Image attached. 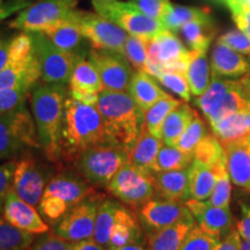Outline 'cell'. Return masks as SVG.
<instances>
[{
    "label": "cell",
    "mask_w": 250,
    "mask_h": 250,
    "mask_svg": "<svg viewBox=\"0 0 250 250\" xmlns=\"http://www.w3.org/2000/svg\"><path fill=\"white\" fill-rule=\"evenodd\" d=\"M193 159L211 168H217L226 162L225 148L214 134H206L193 151Z\"/></svg>",
    "instance_id": "cell-37"
},
{
    "label": "cell",
    "mask_w": 250,
    "mask_h": 250,
    "mask_svg": "<svg viewBox=\"0 0 250 250\" xmlns=\"http://www.w3.org/2000/svg\"><path fill=\"white\" fill-rule=\"evenodd\" d=\"M156 79L160 81L161 85L179 95L186 102L191 100V90L186 74L177 73V72H162Z\"/></svg>",
    "instance_id": "cell-45"
},
{
    "label": "cell",
    "mask_w": 250,
    "mask_h": 250,
    "mask_svg": "<svg viewBox=\"0 0 250 250\" xmlns=\"http://www.w3.org/2000/svg\"><path fill=\"white\" fill-rule=\"evenodd\" d=\"M114 250H149V248L144 247L142 243H131V245L120 247V248H116Z\"/></svg>",
    "instance_id": "cell-60"
},
{
    "label": "cell",
    "mask_w": 250,
    "mask_h": 250,
    "mask_svg": "<svg viewBox=\"0 0 250 250\" xmlns=\"http://www.w3.org/2000/svg\"><path fill=\"white\" fill-rule=\"evenodd\" d=\"M232 15L237 28L250 39V8L233 12Z\"/></svg>",
    "instance_id": "cell-54"
},
{
    "label": "cell",
    "mask_w": 250,
    "mask_h": 250,
    "mask_svg": "<svg viewBox=\"0 0 250 250\" xmlns=\"http://www.w3.org/2000/svg\"><path fill=\"white\" fill-rule=\"evenodd\" d=\"M187 79L191 94L201 96L210 85V65L206 52L190 51L189 66L187 71Z\"/></svg>",
    "instance_id": "cell-32"
},
{
    "label": "cell",
    "mask_w": 250,
    "mask_h": 250,
    "mask_svg": "<svg viewBox=\"0 0 250 250\" xmlns=\"http://www.w3.org/2000/svg\"><path fill=\"white\" fill-rule=\"evenodd\" d=\"M127 161V153L108 144L93 146L76 160L78 171L94 187H107Z\"/></svg>",
    "instance_id": "cell-8"
},
{
    "label": "cell",
    "mask_w": 250,
    "mask_h": 250,
    "mask_svg": "<svg viewBox=\"0 0 250 250\" xmlns=\"http://www.w3.org/2000/svg\"><path fill=\"white\" fill-rule=\"evenodd\" d=\"M41 33L48 37L59 49L72 52V54H83L80 52V45L83 44V35L77 23H74L71 19L66 18L64 20L49 24L44 29L41 30Z\"/></svg>",
    "instance_id": "cell-25"
},
{
    "label": "cell",
    "mask_w": 250,
    "mask_h": 250,
    "mask_svg": "<svg viewBox=\"0 0 250 250\" xmlns=\"http://www.w3.org/2000/svg\"><path fill=\"white\" fill-rule=\"evenodd\" d=\"M230 9V12H237L241 9L250 8V0H219Z\"/></svg>",
    "instance_id": "cell-59"
},
{
    "label": "cell",
    "mask_w": 250,
    "mask_h": 250,
    "mask_svg": "<svg viewBox=\"0 0 250 250\" xmlns=\"http://www.w3.org/2000/svg\"><path fill=\"white\" fill-rule=\"evenodd\" d=\"M35 56L33 37L23 31L11 40L9 43V62H23Z\"/></svg>",
    "instance_id": "cell-46"
},
{
    "label": "cell",
    "mask_w": 250,
    "mask_h": 250,
    "mask_svg": "<svg viewBox=\"0 0 250 250\" xmlns=\"http://www.w3.org/2000/svg\"><path fill=\"white\" fill-rule=\"evenodd\" d=\"M72 250H107L104 247L99 245L93 237L72 243Z\"/></svg>",
    "instance_id": "cell-56"
},
{
    "label": "cell",
    "mask_w": 250,
    "mask_h": 250,
    "mask_svg": "<svg viewBox=\"0 0 250 250\" xmlns=\"http://www.w3.org/2000/svg\"><path fill=\"white\" fill-rule=\"evenodd\" d=\"M77 4L78 0H39L22 9L8 26L27 33L41 31L49 24L66 19Z\"/></svg>",
    "instance_id": "cell-12"
},
{
    "label": "cell",
    "mask_w": 250,
    "mask_h": 250,
    "mask_svg": "<svg viewBox=\"0 0 250 250\" xmlns=\"http://www.w3.org/2000/svg\"><path fill=\"white\" fill-rule=\"evenodd\" d=\"M9 43L11 40L0 35V71L5 68L9 62Z\"/></svg>",
    "instance_id": "cell-57"
},
{
    "label": "cell",
    "mask_w": 250,
    "mask_h": 250,
    "mask_svg": "<svg viewBox=\"0 0 250 250\" xmlns=\"http://www.w3.org/2000/svg\"><path fill=\"white\" fill-rule=\"evenodd\" d=\"M104 196L96 192L70 208L56 224V235L71 243L93 237L98 208Z\"/></svg>",
    "instance_id": "cell-11"
},
{
    "label": "cell",
    "mask_w": 250,
    "mask_h": 250,
    "mask_svg": "<svg viewBox=\"0 0 250 250\" xmlns=\"http://www.w3.org/2000/svg\"><path fill=\"white\" fill-rule=\"evenodd\" d=\"M234 85L235 81L233 80L212 77V81L208 89L201 96H197L195 101L197 107L201 109L210 125L217 120L218 112L223 105L225 98Z\"/></svg>",
    "instance_id": "cell-26"
},
{
    "label": "cell",
    "mask_w": 250,
    "mask_h": 250,
    "mask_svg": "<svg viewBox=\"0 0 250 250\" xmlns=\"http://www.w3.org/2000/svg\"><path fill=\"white\" fill-rule=\"evenodd\" d=\"M240 250H250V241L242 239L241 237V242H240Z\"/></svg>",
    "instance_id": "cell-61"
},
{
    "label": "cell",
    "mask_w": 250,
    "mask_h": 250,
    "mask_svg": "<svg viewBox=\"0 0 250 250\" xmlns=\"http://www.w3.org/2000/svg\"><path fill=\"white\" fill-rule=\"evenodd\" d=\"M213 134L221 143H227L250 133L249 117L247 110L221 118L217 123L211 125Z\"/></svg>",
    "instance_id": "cell-34"
},
{
    "label": "cell",
    "mask_w": 250,
    "mask_h": 250,
    "mask_svg": "<svg viewBox=\"0 0 250 250\" xmlns=\"http://www.w3.org/2000/svg\"><path fill=\"white\" fill-rule=\"evenodd\" d=\"M217 182V173L213 168L193 159L190 166V198L208 201Z\"/></svg>",
    "instance_id": "cell-28"
},
{
    "label": "cell",
    "mask_w": 250,
    "mask_h": 250,
    "mask_svg": "<svg viewBox=\"0 0 250 250\" xmlns=\"http://www.w3.org/2000/svg\"><path fill=\"white\" fill-rule=\"evenodd\" d=\"M193 161L192 153L184 152L177 146H162L154 165L153 174L160 171L179 170L190 167Z\"/></svg>",
    "instance_id": "cell-38"
},
{
    "label": "cell",
    "mask_w": 250,
    "mask_h": 250,
    "mask_svg": "<svg viewBox=\"0 0 250 250\" xmlns=\"http://www.w3.org/2000/svg\"><path fill=\"white\" fill-rule=\"evenodd\" d=\"M34 241V234L19 229L0 217V250H28Z\"/></svg>",
    "instance_id": "cell-39"
},
{
    "label": "cell",
    "mask_w": 250,
    "mask_h": 250,
    "mask_svg": "<svg viewBox=\"0 0 250 250\" xmlns=\"http://www.w3.org/2000/svg\"><path fill=\"white\" fill-rule=\"evenodd\" d=\"M100 93L87 92V90H78V89H70V96L77 101H80L85 104L96 105L99 101Z\"/></svg>",
    "instance_id": "cell-55"
},
{
    "label": "cell",
    "mask_w": 250,
    "mask_h": 250,
    "mask_svg": "<svg viewBox=\"0 0 250 250\" xmlns=\"http://www.w3.org/2000/svg\"><path fill=\"white\" fill-rule=\"evenodd\" d=\"M15 164H17L15 161H8L0 165V211L2 210L6 197H7L9 190L12 189Z\"/></svg>",
    "instance_id": "cell-50"
},
{
    "label": "cell",
    "mask_w": 250,
    "mask_h": 250,
    "mask_svg": "<svg viewBox=\"0 0 250 250\" xmlns=\"http://www.w3.org/2000/svg\"><path fill=\"white\" fill-rule=\"evenodd\" d=\"M2 5H4V0H0V7H1Z\"/></svg>",
    "instance_id": "cell-63"
},
{
    "label": "cell",
    "mask_w": 250,
    "mask_h": 250,
    "mask_svg": "<svg viewBox=\"0 0 250 250\" xmlns=\"http://www.w3.org/2000/svg\"><path fill=\"white\" fill-rule=\"evenodd\" d=\"M247 114H248V117H249V125H250V101L248 102V105H247Z\"/></svg>",
    "instance_id": "cell-62"
},
{
    "label": "cell",
    "mask_w": 250,
    "mask_h": 250,
    "mask_svg": "<svg viewBox=\"0 0 250 250\" xmlns=\"http://www.w3.org/2000/svg\"><path fill=\"white\" fill-rule=\"evenodd\" d=\"M105 188L123 204L139 208L154 196V175L126 161Z\"/></svg>",
    "instance_id": "cell-7"
},
{
    "label": "cell",
    "mask_w": 250,
    "mask_h": 250,
    "mask_svg": "<svg viewBox=\"0 0 250 250\" xmlns=\"http://www.w3.org/2000/svg\"><path fill=\"white\" fill-rule=\"evenodd\" d=\"M2 215L9 224L34 235L49 232V226L41 218L40 211L36 210L35 206L20 198L12 189L9 190L2 206Z\"/></svg>",
    "instance_id": "cell-17"
},
{
    "label": "cell",
    "mask_w": 250,
    "mask_h": 250,
    "mask_svg": "<svg viewBox=\"0 0 250 250\" xmlns=\"http://www.w3.org/2000/svg\"><path fill=\"white\" fill-rule=\"evenodd\" d=\"M186 205L198 223V226L219 240L234 229V218L229 208H219L208 201H197L192 198L188 199Z\"/></svg>",
    "instance_id": "cell-16"
},
{
    "label": "cell",
    "mask_w": 250,
    "mask_h": 250,
    "mask_svg": "<svg viewBox=\"0 0 250 250\" xmlns=\"http://www.w3.org/2000/svg\"><path fill=\"white\" fill-rule=\"evenodd\" d=\"M107 250H109V249H107Z\"/></svg>",
    "instance_id": "cell-64"
},
{
    "label": "cell",
    "mask_w": 250,
    "mask_h": 250,
    "mask_svg": "<svg viewBox=\"0 0 250 250\" xmlns=\"http://www.w3.org/2000/svg\"><path fill=\"white\" fill-rule=\"evenodd\" d=\"M40 78L41 67L36 56L23 62H8L0 71V89L21 86L33 88Z\"/></svg>",
    "instance_id": "cell-22"
},
{
    "label": "cell",
    "mask_w": 250,
    "mask_h": 250,
    "mask_svg": "<svg viewBox=\"0 0 250 250\" xmlns=\"http://www.w3.org/2000/svg\"><path fill=\"white\" fill-rule=\"evenodd\" d=\"M27 147H41L34 117L26 105L0 116V158H12Z\"/></svg>",
    "instance_id": "cell-6"
},
{
    "label": "cell",
    "mask_w": 250,
    "mask_h": 250,
    "mask_svg": "<svg viewBox=\"0 0 250 250\" xmlns=\"http://www.w3.org/2000/svg\"><path fill=\"white\" fill-rule=\"evenodd\" d=\"M129 93L144 114L156 101L168 94L159 87L154 77L145 71L134 72L130 81Z\"/></svg>",
    "instance_id": "cell-27"
},
{
    "label": "cell",
    "mask_w": 250,
    "mask_h": 250,
    "mask_svg": "<svg viewBox=\"0 0 250 250\" xmlns=\"http://www.w3.org/2000/svg\"><path fill=\"white\" fill-rule=\"evenodd\" d=\"M30 35L33 37L34 51L40 62L41 78L43 81L62 85L67 83L80 55L59 49L41 31H33Z\"/></svg>",
    "instance_id": "cell-10"
},
{
    "label": "cell",
    "mask_w": 250,
    "mask_h": 250,
    "mask_svg": "<svg viewBox=\"0 0 250 250\" xmlns=\"http://www.w3.org/2000/svg\"><path fill=\"white\" fill-rule=\"evenodd\" d=\"M96 193L92 184L71 171L59 173L46 184L39 204L41 215L50 224H57L70 208Z\"/></svg>",
    "instance_id": "cell-4"
},
{
    "label": "cell",
    "mask_w": 250,
    "mask_h": 250,
    "mask_svg": "<svg viewBox=\"0 0 250 250\" xmlns=\"http://www.w3.org/2000/svg\"><path fill=\"white\" fill-rule=\"evenodd\" d=\"M88 57L99 72L103 89H129L133 71L123 55L108 50L92 49L89 50Z\"/></svg>",
    "instance_id": "cell-14"
},
{
    "label": "cell",
    "mask_w": 250,
    "mask_h": 250,
    "mask_svg": "<svg viewBox=\"0 0 250 250\" xmlns=\"http://www.w3.org/2000/svg\"><path fill=\"white\" fill-rule=\"evenodd\" d=\"M180 30L192 51L198 52L208 51L215 35V27L212 18L188 22Z\"/></svg>",
    "instance_id": "cell-31"
},
{
    "label": "cell",
    "mask_w": 250,
    "mask_h": 250,
    "mask_svg": "<svg viewBox=\"0 0 250 250\" xmlns=\"http://www.w3.org/2000/svg\"><path fill=\"white\" fill-rule=\"evenodd\" d=\"M181 101L167 94L159 101H156L148 110L144 114V124L147 127L149 132L154 134L158 138L162 137V126L168 115L181 104Z\"/></svg>",
    "instance_id": "cell-36"
},
{
    "label": "cell",
    "mask_w": 250,
    "mask_h": 250,
    "mask_svg": "<svg viewBox=\"0 0 250 250\" xmlns=\"http://www.w3.org/2000/svg\"><path fill=\"white\" fill-rule=\"evenodd\" d=\"M67 18L77 23L83 37L90 42L93 49L108 50L123 55L124 43L129 35L127 31L118 24L100 14L77 11L76 8Z\"/></svg>",
    "instance_id": "cell-9"
},
{
    "label": "cell",
    "mask_w": 250,
    "mask_h": 250,
    "mask_svg": "<svg viewBox=\"0 0 250 250\" xmlns=\"http://www.w3.org/2000/svg\"><path fill=\"white\" fill-rule=\"evenodd\" d=\"M28 250H72V243L54 233H48L34 241Z\"/></svg>",
    "instance_id": "cell-49"
},
{
    "label": "cell",
    "mask_w": 250,
    "mask_h": 250,
    "mask_svg": "<svg viewBox=\"0 0 250 250\" xmlns=\"http://www.w3.org/2000/svg\"><path fill=\"white\" fill-rule=\"evenodd\" d=\"M196 111L187 103H181L168 115L162 126V142L165 145L176 146L180 137L195 117Z\"/></svg>",
    "instance_id": "cell-29"
},
{
    "label": "cell",
    "mask_w": 250,
    "mask_h": 250,
    "mask_svg": "<svg viewBox=\"0 0 250 250\" xmlns=\"http://www.w3.org/2000/svg\"><path fill=\"white\" fill-rule=\"evenodd\" d=\"M219 241L220 240L218 237L211 235L196 225L188 233L180 250H213Z\"/></svg>",
    "instance_id": "cell-44"
},
{
    "label": "cell",
    "mask_w": 250,
    "mask_h": 250,
    "mask_svg": "<svg viewBox=\"0 0 250 250\" xmlns=\"http://www.w3.org/2000/svg\"><path fill=\"white\" fill-rule=\"evenodd\" d=\"M98 107L102 117L105 144L129 153L144 124V112L125 90L103 89Z\"/></svg>",
    "instance_id": "cell-1"
},
{
    "label": "cell",
    "mask_w": 250,
    "mask_h": 250,
    "mask_svg": "<svg viewBox=\"0 0 250 250\" xmlns=\"http://www.w3.org/2000/svg\"><path fill=\"white\" fill-rule=\"evenodd\" d=\"M218 42L224 43L239 54L250 57V39L240 29L229 30L218 39Z\"/></svg>",
    "instance_id": "cell-47"
},
{
    "label": "cell",
    "mask_w": 250,
    "mask_h": 250,
    "mask_svg": "<svg viewBox=\"0 0 250 250\" xmlns=\"http://www.w3.org/2000/svg\"><path fill=\"white\" fill-rule=\"evenodd\" d=\"M190 213L184 202L151 199L139 208L138 218L146 235L170 226Z\"/></svg>",
    "instance_id": "cell-15"
},
{
    "label": "cell",
    "mask_w": 250,
    "mask_h": 250,
    "mask_svg": "<svg viewBox=\"0 0 250 250\" xmlns=\"http://www.w3.org/2000/svg\"><path fill=\"white\" fill-rule=\"evenodd\" d=\"M143 242V227L140 225L138 215L130 208L121 205L118 208L115 223L110 232L109 250H114L120 247L131 243Z\"/></svg>",
    "instance_id": "cell-20"
},
{
    "label": "cell",
    "mask_w": 250,
    "mask_h": 250,
    "mask_svg": "<svg viewBox=\"0 0 250 250\" xmlns=\"http://www.w3.org/2000/svg\"><path fill=\"white\" fill-rule=\"evenodd\" d=\"M129 2L147 17L160 21L170 4L169 0H129Z\"/></svg>",
    "instance_id": "cell-48"
},
{
    "label": "cell",
    "mask_w": 250,
    "mask_h": 250,
    "mask_svg": "<svg viewBox=\"0 0 250 250\" xmlns=\"http://www.w3.org/2000/svg\"><path fill=\"white\" fill-rule=\"evenodd\" d=\"M148 41L129 35L123 46V56L137 71H145L148 58Z\"/></svg>",
    "instance_id": "cell-40"
},
{
    "label": "cell",
    "mask_w": 250,
    "mask_h": 250,
    "mask_svg": "<svg viewBox=\"0 0 250 250\" xmlns=\"http://www.w3.org/2000/svg\"><path fill=\"white\" fill-rule=\"evenodd\" d=\"M240 92L247 101H250V70L247 72L245 76H242L239 80H236Z\"/></svg>",
    "instance_id": "cell-58"
},
{
    "label": "cell",
    "mask_w": 250,
    "mask_h": 250,
    "mask_svg": "<svg viewBox=\"0 0 250 250\" xmlns=\"http://www.w3.org/2000/svg\"><path fill=\"white\" fill-rule=\"evenodd\" d=\"M33 4V0H8L0 7V22Z\"/></svg>",
    "instance_id": "cell-51"
},
{
    "label": "cell",
    "mask_w": 250,
    "mask_h": 250,
    "mask_svg": "<svg viewBox=\"0 0 250 250\" xmlns=\"http://www.w3.org/2000/svg\"><path fill=\"white\" fill-rule=\"evenodd\" d=\"M212 77L239 78L250 70V62L245 55L221 42H217L211 55Z\"/></svg>",
    "instance_id": "cell-19"
},
{
    "label": "cell",
    "mask_w": 250,
    "mask_h": 250,
    "mask_svg": "<svg viewBox=\"0 0 250 250\" xmlns=\"http://www.w3.org/2000/svg\"><path fill=\"white\" fill-rule=\"evenodd\" d=\"M208 18H211L210 11L208 8L188 7V6L174 5L170 2L161 22L164 23L166 29L175 33L188 22Z\"/></svg>",
    "instance_id": "cell-35"
},
{
    "label": "cell",
    "mask_w": 250,
    "mask_h": 250,
    "mask_svg": "<svg viewBox=\"0 0 250 250\" xmlns=\"http://www.w3.org/2000/svg\"><path fill=\"white\" fill-rule=\"evenodd\" d=\"M30 90L26 86L0 89V116L24 107Z\"/></svg>",
    "instance_id": "cell-43"
},
{
    "label": "cell",
    "mask_w": 250,
    "mask_h": 250,
    "mask_svg": "<svg viewBox=\"0 0 250 250\" xmlns=\"http://www.w3.org/2000/svg\"><path fill=\"white\" fill-rule=\"evenodd\" d=\"M196 226V220L191 213L170 226L147 235L149 250H180L188 233Z\"/></svg>",
    "instance_id": "cell-24"
},
{
    "label": "cell",
    "mask_w": 250,
    "mask_h": 250,
    "mask_svg": "<svg viewBox=\"0 0 250 250\" xmlns=\"http://www.w3.org/2000/svg\"><path fill=\"white\" fill-rule=\"evenodd\" d=\"M213 169L217 173V182H215L214 189L208 202L214 206H219V208H228L230 196H232V184H230V177L228 174L226 162Z\"/></svg>",
    "instance_id": "cell-41"
},
{
    "label": "cell",
    "mask_w": 250,
    "mask_h": 250,
    "mask_svg": "<svg viewBox=\"0 0 250 250\" xmlns=\"http://www.w3.org/2000/svg\"><path fill=\"white\" fill-rule=\"evenodd\" d=\"M96 13L123 28L130 35L152 40L167 30L160 20L149 18L130 2L118 0H92Z\"/></svg>",
    "instance_id": "cell-5"
},
{
    "label": "cell",
    "mask_w": 250,
    "mask_h": 250,
    "mask_svg": "<svg viewBox=\"0 0 250 250\" xmlns=\"http://www.w3.org/2000/svg\"><path fill=\"white\" fill-rule=\"evenodd\" d=\"M70 89L87 90V92L101 93L103 85L96 67L90 61H87L85 56L80 55L74 64L70 80Z\"/></svg>",
    "instance_id": "cell-30"
},
{
    "label": "cell",
    "mask_w": 250,
    "mask_h": 250,
    "mask_svg": "<svg viewBox=\"0 0 250 250\" xmlns=\"http://www.w3.org/2000/svg\"><path fill=\"white\" fill-rule=\"evenodd\" d=\"M221 144L230 181L250 195V133Z\"/></svg>",
    "instance_id": "cell-18"
},
{
    "label": "cell",
    "mask_w": 250,
    "mask_h": 250,
    "mask_svg": "<svg viewBox=\"0 0 250 250\" xmlns=\"http://www.w3.org/2000/svg\"><path fill=\"white\" fill-rule=\"evenodd\" d=\"M190 167L154 174V190L161 199L184 202L190 199Z\"/></svg>",
    "instance_id": "cell-21"
},
{
    "label": "cell",
    "mask_w": 250,
    "mask_h": 250,
    "mask_svg": "<svg viewBox=\"0 0 250 250\" xmlns=\"http://www.w3.org/2000/svg\"><path fill=\"white\" fill-rule=\"evenodd\" d=\"M101 144H105V139L98 107L68 96L62 122L61 159L76 161L87 149Z\"/></svg>",
    "instance_id": "cell-3"
},
{
    "label": "cell",
    "mask_w": 250,
    "mask_h": 250,
    "mask_svg": "<svg viewBox=\"0 0 250 250\" xmlns=\"http://www.w3.org/2000/svg\"><path fill=\"white\" fill-rule=\"evenodd\" d=\"M67 89L62 83H36L29 93L37 134L49 161L61 160V130Z\"/></svg>",
    "instance_id": "cell-2"
},
{
    "label": "cell",
    "mask_w": 250,
    "mask_h": 250,
    "mask_svg": "<svg viewBox=\"0 0 250 250\" xmlns=\"http://www.w3.org/2000/svg\"><path fill=\"white\" fill-rule=\"evenodd\" d=\"M162 146H164L162 139L152 134L145 124H143L138 138L127 153V161L140 169L153 174L156 158Z\"/></svg>",
    "instance_id": "cell-23"
},
{
    "label": "cell",
    "mask_w": 250,
    "mask_h": 250,
    "mask_svg": "<svg viewBox=\"0 0 250 250\" xmlns=\"http://www.w3.org/2000/svg\"><path fill=\"white\" fill-rule=\"evenodd\" d=\"M50 171L45 166L30 156H23L17 161L12 190L33 206L40 204L49 182Z\"/></svg>",
    "instance_id": "cell-13"
},
{
    "label": "cell",
    "mask_w": 250,
    "mask_h": 250,
    "mask_svg": "<svg viewBox=\"0 0 250 250\" xmlns=\"http://www.w3.org/2000/svg\"><path fill=\"white\" fill-rule=\"evenodd\" d=\"M240 242L241 236L236 229H233L218 242L213 250H240Z\"/></svg>",
    "instance_id": "cell-53"
},
{
    "label": "cell",
    "mask_w": 250,
    "mask_h": 250,
    "mask_svg": "<svg viewBox=\"0 0 250 250\" xmlns=\"http://www.w3.org/2000/svg\"><path fill=\"white\" fill-rule=\"evenodd\" d=\"M237 233L242 239L250 241V206L247 204L241 205V219L236 223Z\"/></svg>",
    "instance_id": "cell-52"
},
{
    "label": "cell",
    "mask_w": 250,
    "mask_h": 250,
    "mask_svg": "<svg viewBox=\"0 0 250 250\" xmlns=\"http://www.w3.org/2000/svg\"><path fill=\"white\" fill-rule=\"evenodd\" d=\"M206 134H208V132H206L204 121H203L201 116L196 112L191 123L189 124V126L187 127L182 136L180 137L176 146L184 152L192 153L193 154L196 146L198 145V143L204 138Z\"/></svg>",
    "instance_id": "cell-42"
},
{
    "label": "cell",
    "mask_w": 250,
    "mask_h": 250,
    "mask_svg": "<svg viewBox=\"0 0 250 250\" xmlns=\"http://www.w3.org/2000/svg\"><path fill=\"white\" fill-rule=\"evenodd\" d=\"M121 204L117 201L111 198H103L100 202L98 214H96L95 228H94L93 239L99 245L109 248V241H110V232L112 225L115 223V218Z\"/></svg>",
    "instance_id": "cell-33"
}]
</instances>
